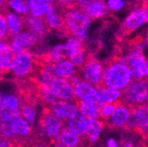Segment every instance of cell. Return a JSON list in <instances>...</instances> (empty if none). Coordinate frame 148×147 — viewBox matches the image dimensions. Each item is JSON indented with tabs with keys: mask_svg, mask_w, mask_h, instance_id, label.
Listing matches in <instances>:
<instances>
[{
	"mask_svg": "<svg viewBox=\"0 0 148 147\" xmlns=\"http://www.w3.org/2000/svg\"><path fill=\"white\" fill-rule=\"evenodd\" d=\"M132 108H130L128 106L123 104L122 102H117L116 107L113 115L108 119V124L114 129H120L126 126L128 122L130 114H131Z\"/></svg>",
	"mask_w": 148,
	"mask_h": 147,
	"instance_id": "d6986e66",
	"label": "cell"
},
{
	"mask_svg": "<svg viewBox=\"0 0 148 147\" xmlns=\"http://www.w3.org/2000/svg\"><path fill=\"white\" fill-rule=\"evenodd\" d=\"M64 127V122L56 116L49 107H46L41 113L37 134L41 138H48L51 141L58 138Z\"/></svg>",
	"mask_w": 148,
	"mask_h": 147,
	"instance_id": "277c9868",
	"label": "cell"
},
{
	"mask_svg": "<svg viewBox=\"0 0 148 147\" xmlns=\"http://www.w3.org/2000/svg\"><path fill=\"white\" fill-rule=\"evenodd\" d=\"M125 5V1L123 0H109L107 3L108 9L110 10L111 12H118Z\"/></svg>",
	"mask_w": 148,
	"mask_h": 147,
	"instance_id": "d6a6232c",
	"label": "cell"
},
{
	"mask_svg": "<svg viewBox=\"0 0 148 147\" xmlns=\"http://www.w3.org/2000/svg\"><path fill=\"white\" fill-rule=\"evenodd\" d=\"M83 78L86 82L92 85H97L100 87L102 85L103 79V67L101 64L95 59L92 56H88L82 66Z\"/></svg>",
	"mask_w": 148,
	"mask_h": 147,
	"instance_id": "30bf717a",
	"label": "cell"
},
{
	"mask_svg": "<svg viewBox=\"0 0 148 147\" xmlns=\"http://www.w3.org/2000/svg\"><path fill=\"white\" fill-rule=\"evenodd\" d=\"M21 116L28 123L34 125L36 119V108L35 105L28 103H21Z\"/></svg>",
	"mask_w": 148,
	"mask_h": 147,
	"instance_id": "f1b7e54d",
	"label": "cell"
},
{
	"mask_svg": "<svg viewBox=\"0 0 148 147\" xmlns=\"http://www.w3.org/2000/svg\"><path fill=\"white\" fill-rule=\"evenodd\" d=\"M116 104H103L102 107H101V117L103 118L104 120H108L110 116L113 115L115 109L116 107Z\"/></svg>",
	"mask_w": 148,
	"mask_h": 147,
	"instance_id": "1f68e13d",
	"label": "cell"
},
{
	"mask_svg": "<svg viewBox=\"0 0 148 147\" xmlns=\"http://www.w3.org/2000/svg\"><path fill=\"white\" fill-rule=\"evenodd\" d=\"M49 87L54 95L61 101H76L74 94L73 85L68 79L57 78L52 81Z\"/></svg>",
	"mask_w": 148,
	"mask_h": 147,
	"instance_id": "4fadbf2b",
	"label": "cell"
},
{
	"mask_svg": "<svg viewBox=\"0 0 148 147\" xmlns=\"http://www.w3.org/2000/svg\"><path fill=\"white\" fill-rule=\"evenodd\" d=\"M103 130V123L99 119H88V127L86 137L92 144L98 141L101 133Z\"/></svg>",
	"mask_w": 148,
	"mask_h": 147,
	"instance_id": "4316f807",
	"label": "cell"
},
{
	"mask_svg": "<svg viewBox=\"0 0 148 147\" xmlns=\"http://www.w3.org/2000/svg\"><path fill=\"white\" fill-rule=\"evenodd\" d=\"M144 8H145V14H146V17H147V21H148V5H144Z\"/></svg>",
	"mask_w": 148,
	"mask_h": 147,
	"instance_id": "f35d334b",
	"label": "cell"
},
{
	"mask_svg": "<svg viewBox=\"0 0 148 147\" xmlns=\"http://www.w3.org/2000/svg\"><path fill=\"white\" fill-rule=\"evenodd\" d=\"M56 73L60 79H70L77 73V66L73 64L70 60H63L55 64Z\"/></svg>",
	"mask_w": 148,
	"mask_h": 147,
	"instance_id": "603a6c76",
	"label": "cell"
},
{
	"mask_svg": "<svg viewBox=\"0 0 148 147\" xmlns=\"http://www.w3.org/2000/svg\"><path fill=\"white\" fill-rule=\"evenodd\" d=\"M0 137H1V136H0Z\"/></svg>",
	"mask_w": 148,
	"mask_h": 147,
	"instance_id": "60d3db41",
	"label": "cell"
},
{
	"mask_svg": "<svg viewBox=\"0 0 148 147\" xmlns=\"http://www.w3.org/2000/svg\"><path fill=\"white\" fill-rule=\"evenodd\" d=\"M71 4L70 2L64 11V34L84 41L88 35L91 19L76 5H71Z\"/></svg>",
	"mask_w": 148,
	"mask_h": 147,
	"instance_id": "6da1fadb",
	"label": "cell"
},
{
	"mask_svg": "<svg viewBox=\"0 0 148 147\" xmlns=\"http://www.w3.org/2000/svg\"><path fill=\"white\" fill-rule=\"evenodd\" d=\"M122 103L130 108L148 104V79L132 81L123 91Z\"/></svg>",
	"mask_w": 148,
	"mask_h": 147,
	"instance_id": "3957f363",
	"label": "cell"
},
{
	"mask_svg": "<svg viewBox=\"0 0 148 147\" xmlns=\"http://www.w3.org/2000/svg\"><path fill=\"white\" fill-rule=\"evenodd\" d=\"M132 75L129 67L121 59L110 62L103 72L102 85L118 90L125 89L132 83Z\"/></svg>",
	"mask_w": 148,
	"mask_h": 147,
	"instance_id": "7a4b0ae2",
	"label": "cell"
},
{
	"mask_svg": "<svg viewBox=\"0 0 148 147\" xmlns=\"http://www.w3.org/2000/svg\"><path fill=\"white\" fill-rule=\"evenodd\" d=\"M14 54L5 42H0V76L5 75L12 67Z\"/></svg>",
	"mask_w": 148,
	"mask_h": 147,
	"instance_id": "ffe728a7",
	"label": "cell"
},
{
	"mask_svg": "<svg viewBox=\"0 0 148 147\" xmlns=\"http://www.w3.org/2000/svg\"><path fill=\"white\" fill-rule=\"evenodd\" d=\"M123 147H136V146L133 144H132V143H125L123 145Z\"/></svg>",
	"mask_w": 148,
	"mask_h": 147,
	"instance_id": "8d00e7d4",
	"label": "cell"
},
{
	"mask_svg": "<svg viewBox=\"0 0 148 147\" xmlns=\"http://www.w3.org/2000/svg\"><path fill=\"white\" fill-rule=\"evenodd\" d=\"M74 94L78 101H83L91 104L96 105L100 107H102L103 102L101 101L98 88L90 85L85 80H80L73 85Z\"/></svg>",
	"mask_w": 148,
	"mask_h": 147,
	"instance_id": "9c48e42d",
	"label": "cell"
},
{
	"mask_svg": "<svg viewBox=\"0 0 148 147\" xmlns=\"http://www.w3.org/2000/svg\"><path fill=\"white\" fill-rule=\"evenodd\" d=\"M67 127L79 137H83L86 136L88 118L82 115L80 112H79L74 117L67 120Z\"/></svg>",
	"mask_w": 148,
	"mask_h": 147,
	"instance_id": "44dd1931",
	"label": "cell"
},
{
	"mask_svg": "<svg viewBox=\"0 0 148 147\" xmlns=\"http://www.w3.org/2000/svg\"><path fill=\"white\" fill-rule=\"evenodd\" d=\"M8 4L14 10V12H17V14H23L24 16H26L30 13V10L27 1L24 2L21 1V0H12V1L8 2Z\"/></svg>",
	"mask_w": 148,
	"mask_h": 147,
	"instance_id": "f546056e",
	"label": "cell"
},
{
	"mask_svg": "<svg viewBox=\"0 0 148 147\" xmlns=\"http://www.w3.org/2000/svg\"><path fill=\"white\" fill-rule=\"evenodd\" d=\"M76 6L84 12L90 19H100L108 12V6L104 1L95 0V1H79L76 2Z\"/></svg>",
	"mask_w": 148,
	"mask_h": 147,
	"instance_id": "2e32d148",
	"label": "cell"
},
{
	"mask_svg": "<svg viewBox=\"0 0 148 147\" xmlns=\"http://www.w3.org/2000/svg\"><path fill=\"white\" fill-rule=\"evenodd\" d=\"M50 110L58 118L63 120H69L75 116L79 111L77 102L66 101H56L50 104Z\"/></svg>",
	"mask_w": 148,
	"mask_h": 147,
	"instance_id": "9a60e30c",
	"label": "cell"
},
{
	"mask_svg": "<svg viewBox=\"0 0 148 147\" xmlns=\"http://www.w3.org/2000/svg\"><path fill=\"white\" fill-rule=\"evenodd\" d=\"M21 101L20 98L10 94H0V121L12 122L21 116Z\"/></svg>",
	"mask_w": 148,
	"mask_h": 147,
	"instance_id": "5b68a950",
	"label": "cell"
},
{
	"mask_svg": "<svg viewBox=\"0 0 148 147\" xmlns=\"http://www.w3.org/2000/svg\"><path fill=\"white\" fill-rule=\"evenodd\" d=\"M125 128L138 133L143 137L148 134V104L131 110Z\"/></svg>",
	"mask_w": 148,
	"mask_h": 147,
	"instance_id": "8992f818",
	"label": "cell"
},
{
	"mask_svg": "<svg viewBox=\"0 0 148 147\" xmlns=\"http://www.w3.org/2000/svg\"><path fill=\"white\" fill-rule=\"evenodd\" d=\"M144 143H145V147H148V134L144 137Z\"/></svg>",
	"mask_w": 148,
	"mask_h": 147,
	"instance_id": "74e56055",
	"label": "cell"
},
{
	"mask_svg": "<svg viewBox=\"0 0 148 147\" xmlns=\"http://www.w3.org/2000/svg\"><path fill=\"white\" fill-rule=\"evenodd\" d=\"M36 67V56L29 51L16 55L12 63V70L17 77H25L33 74Z\"/></svg>",
	"mask_w": 148,
	"mask_h": 147,
	"instance_id": "ba28073f",
	"label": "cell"
},
{
	"mask_svg": "<svg viewBox=\"0 0 148 147\" xmlns=\"http://www.w3.org/2000/svg\"><path fill=\"white\" fill-rule=\"evenodd\" d=\"M64 11L60 2H52L44 19L49 29L64 33Z\"/></svg>",
	"mask_w": 148,
	"mask_h": 147,
	"instance_id": "7c38bea8",
	"label": "cell"
},
{
	"mask_svg": "<svg viewBox=\"0 0 148 147\" xmlns=\"http://www.w3.org/2000/svg\"><path fill=\"white\" fill-rule=\"evenodd\" d=\"M31 147H52V146L49 142L44 141L42 138L38 137L33 142V144H31Z\"/></svg>",
	"mask_w": 148,
	"mask_h": 147,
	"instance_id": "836d02e7",
	"label": "cell"
},
{
	"mask_svg": "<svg viewBox=\"0 0 148 147\" xmlns=\"http://www.w3.org/2000/svg\"><path fill=\"white\" fill-rule=\"evenodd\" d=\"M98 90L103 104L117 103L123 96V93L121 92V90L118 89L101 85L100 87H98Z\"/></svg>",
	"mask_w": 148,
	"mask_h": 147,
	"instance_id": "cb8c5ba5",
	"label": "cell"
},
{
	"mask_svg": "<svg viewBox=\"0 0 148 147\" xmlns=\"http://www.w3.org/2000/svg\"><path fill=\"white\" fill-rule=\"evenodd\" d=\"M0 136H1V137L11 140L12 142H14L18 138L12 130L11 122H5L1 121H0Z\"/></svg>",
	"mask_w": 148,
	"mask_h": 147,
	"instance_id": "4dcf8cb0",
	"label": "cell"
},
{
	"mask_svg": "<svg viewBox=\"0 0 148 147\" xmlns=\"http://www.w3.org/2000/svg\"><path fill=\"white\" fill-rule=\"evenodd\" d=\"M79 147H83V146H79Z\"/></svg>",
	"mask_w": 148,
	"mask_h": 147,
	"instance_id": "ab89813d",
	"label": "cell"
},
{
	"mask_svg": "<svg viewBox=\"0 0 148 147\" xmlns=\"http://www.w3.org/2000/svg\"><path fill=\"white\" fill-rule=\"evenodd\" d=\"M147 17L145 14V11L144 5H140L136 7L131 13H130L125 19L123 25V32L125 34H128L138 27L143 26L145 22H147Z\"/></svg>",
	"mask_w": 148,
	"mask_h": 147,
	"instance_id": "5bb4252c",
	"label": "cell"
},
{
	"mask_svg": "<svg viewBox=\"0 0 148 147\" xmlns=\"http://www.w3.org/2000/svg\"><path fill=\"white\" fill-rule=\"evenodd\" d=\"M30 13L32 16L36 18H42L46 15L48 10L49 9L52 1L48 0H29L27 1Z\"/></svg>",
	"mask_w": 148,
	"mask_h": 147,
	"instance_id": "d4e9b609",
	"label": "cell"
},
{
	"mask_svg": "<svg viewBox=\"0 0 148 147\" xmlns=\"http://www.w3.org/2000/svg\"><path fill=\"white\" fill-rule=\"evenodd\" d=\"M77 105L79 107V111L88 119H97L101 116V107L96 105L83 101H78Z\"/></svg>",
	"mask_w": 148,
	"mask_h": 147,
	"instance_id": "83f0119b",
	"label": "cell"
},
{
	"mask_svg": "<svg viewBox=\"0 0 148 147\" xmlns=\"http://www.w3.org/2000/svg\"><path fill=\"white\" fill-rule=\"evenodd\" d=\"M123 62L129 67L135 80L148 79V62L142 52L132 50Z\"/></svg>",
	"mask_w": 148,
	"mask_h": 147,
	"instance_id": "52a82bcc",
	"label": "cell"
},
{
	"mask_svg": "<svg viewBox=\"0 0 148 147\" xmlns=\"http://www.w3.org/2000/svg\"><path fill=\"white\" fill-rule=\"evenodd\" d=\"M42 41L39 38H37L34 34L26 30L21 32L15 37L12 38L10 47L12 53L14 54V56H16V55L21 52L28 51L33 47L38 45Z\"/></svg>",
	"mask_w": 148,
	"mask_h": 147,
	"instance_id": "8fae6325",
	"label": "cell"
},
{
	"mask_svg": "<svg viewBox=\"0 0 148 147\" xmlns=\"http://www.w3.org/2000/svg\"><path fill=\"white\" fill-rule=\"evenodd\" d=\"M6 22L8 27V32L10 37H15L17 34L21 33V29L24 26L23 17H21L18 14L15 12H5Z\"/></svg>",
	"mask_w": 148,
	"mask_h": 147,
	"instance_id": "7402d4cb",
	"label": "cell"
},
{
	"mask_svg": "<svg viewBox=\"0 0 148 147\" xmlns=\"http://www.w3.org/2000/svg\"><path fill=\"white\" fill-rule=\"evenodd\" d=\"M107 147H119L117 142L114 138H109L107 141Z\"/></svg>",
	"mask_w": 148,
	"mask_h": 147,
	"instance_id": "d590c367",
	"label": "cell"
},
{
	"mask_svg": "<svg viewBox=\"0 0 148 147\" xmlns=\"http://www.w3.org/2000/svg\"><path fill=\"white\" fill-rule=\"evenodd\" d=\"M0 147H12V142L4 137H0Z\"/></svg>",
	"mask_w": 148,
	"mask_h": 147,
	"instance_id": "e575fe53",
	"label": "cell"
},
{
	"mask_svg": "<svg viewBox=\"0 0 148 147\" xmlns=\"http://www.w3.org/2000/svg\"><path fill=\"white\" fill-rule=\"evenodd\" d=\"M23 21L27 31L31 32L41 41L45 38L49 31V27L42 18H36L28 14L23 17Z\"/></svg>",
	"mask_w": 148,
	"mask_h": 147,
	"instance_id": "e0dca14e",
	"label": "cell"
},
{
	"mask_svg": "<svg viewBox=\"0 0 148 147\" xmlns=\"http://www.w3.org/2000/svg\"><path fill=\"white\" fill-rule=\"evenodd\" d=\"M11 128L13 133L18 139L31 141L36 136V133H34L32 125L22 117L17 118L14 121H12L11 122Z\"/></svg>",
	"mask_w": 148,
	"mask_h": 147,
	"instance_id": "ac0fdd59",
	"label": "cell"
},
{
	"mask_svg": "<svg viewBox=\"0 0 148 147\" xmlns=\"http://www.w3.org/2000/svg\"><path fill=\"white\" fill-rule=\"evenodd\" d=\"M65 147H79L81 137L72 132L67 126H64L58 138Z\"/></svg>",
	"mask_w": 148,
	"mask_h": 147,
	"instance_id": "484cf974",
	"label": "cell"
}]
</instances>
